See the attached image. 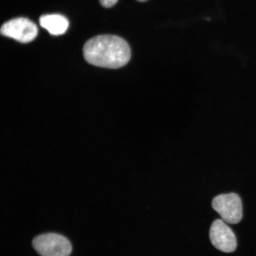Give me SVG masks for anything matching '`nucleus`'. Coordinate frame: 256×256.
I'll return each instance as SVG.
<instances>
[{
    "instance_id": "obj_1",
    "label": "nucleus",
    "mask_w": 256,
    "mask_h": 256,
    "mask_svg": "<svg viewBox=\"0 0 256 256\" xmlns=\"http://www.w3.org/2000/svg\"><path fill=\"white\" fill-rule=\"evenodd\" d=\"M86 62L103 68L116 69L130 62L131 51L126 40L114 35H100L86 42L83 47Z\"/></svg>"
},
{
    "instance_id": "obj_2",
    "label": "nucleus",
    "mask_w": 256,
    "mask_h": 256,
    "mask_svg": "<svg viewBox=\"0 0 256 256\" xmlns=\"http://www.w3.org/2000/svg\"><path fill=\"white\" fill-rule=\"evenodd\" d=\"M35 250L42 256H69L72 251L69 240L55 233L44 234L33 240Z\"/></svg>"
},
{
    "instance_id": "obj_3",
    "label": "nucleus",
    "mask_w": 256,
    "mask_h": 256,
    "mask_svg": "<svg viewBox=\"0 0 256 256\" xmlns=\"http://www.w3.org/2000/svg\"><path fill=\"white\" fill-rule=\"evenodd\" d=\"M212 206L226 222L236 224L242 219V202L238 194L218 195L213 200Z\"/></svg>"
},
{
    "instance_id": "obj_4",
    "label": "nucleus",
    "mask_w": 256,
    "mask_h": 256,
    "mask_svg": "<svg viewBox=\"0 0 256 256\" xmlns=\"http://www.w3.org/2000/svg\"><path fill=\"white\" fill-rule=\"evenodd\" d=\"M3 36L12 38L19 42L26 44L36 38L38 28L30 19L18 18L6 22L1 28Z\"/></svg>"
},
{
    "instance_id": "obj_5",
    "label": "nucleus",
    "mask_w": 256,
    "mask_h": 256,
    "mask_svg": "<svg viewBox=\"0 0 256 256\" xmlns=\"http://www.w3.org/2000/svg\"><path fill=\"white\" fill-rule=\"evenodd\" d=\"M210 236L214 247L225 252H232L236 248L234 233L222 220H216L210 226Z\"/></svg>"
},
{
    "instance_id": "obj_6",
    "label": "nucleus",
    "mask_w": 256,
    "mask_h": 256,
    "mask_svg": "<svg viewBox=\"0 0 256 256\" xmlns=\"http://www.w3.org/2000/svg\"><path fill=\"white\" fill-rule=\"evenodd\" d=\"M40 24L50 34L59 36L66 33L69 26V22L65 16L58 14L40 16Z\"/></svg>"
},
{
    "instance_id": "obj_7",
    "label": "nucleus",
    "mask_w": 256,
    "mask_h": 256,
    "mask_svg": "<svg viewBox=\"0 0 256 256\" xmlns=\"http://www.w3.org/2000/svg\"><path fill=\"white\" fill-rule=\"evenodd\" d=\"M102 6L105 8H110L116 4L118 0H99Z\"/></svg>"
},
{
    "instance_id": "obj_8",
    "label": "nucleus",
    "mask_w": 256,
    "mask_h": 256,
    "mask_svg": "<svg viewBox=\"0 0 256 256\" xmlns=\"http://www.w3.org/2000/svg\"><path fill=\"white\" fill-rule=\"evenodd\" d=\"M136 1L140 2H145L148 1V0H136Z\"/></svg>"
}]
</instances>
